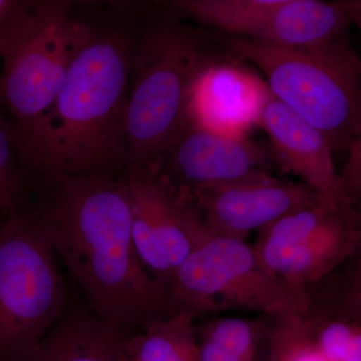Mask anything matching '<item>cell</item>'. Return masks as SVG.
I'll return each mask as SVG.
<instances>
[{
	"label": "cell",
	"instance_id": "cell-1",
	"mask_svg": "<svg viewBox=\"0 0 361 361\" xmlns=\"http://www.w3.org/2000/svg\"><path fill=\"white\" fill-rule=\"evenodd\" d=\"M32 188L56 255L97 317L137 334L176 314L168 283L147 270L135 249L122 177L59 175Z\"/></svg>",
	"mask_w": 361,
	"mask_h": 361
},
{
	"label": "cell",
	"instance_id": "cell-2",
	"mask_svg": "<svg viewBox=\"0 0 361 361\" xmlns=\"http://www.w3.org/2000/svg\"><path fill=\"white\" fill-rule=\"evenodd\" d=\"M135 42L94 30L71 59L39 129L21 149L26 180L111 175L125 168L123 120Z\"/></svg>",
	"mask_w": 361,
	"mask_h": 361
},
{
	"label": "cell",
	"instance_id": "cell-3",
	"mask_svg": "<svg viewBox=\"0 0 361 361\" xmlns=\"http://www.w3.org/2000/svg\"><path fill=\"white\" fill-rule=\"evenodd\" d=\"M231 61L212 32L167 18L135 42L125 120V171L148 169L189 120L195 87L213 66Z\"/></svg>",
	"mask_w": 361,
	"mask_h": 361
},
{
	"label": "cell",
	"instance_id": "cell-4",
	"mask_svg": "<svg viewBox=\"0 0 361 361\" xmlns=\"http://www.w3.org/2000/svg\"><path fill=\"white\" fill-rule=\"evenodd\" d=\"M227 58L257 66L270 94L319 130L332 149L349 151L361 135V61L350 42L287 49L213 32Z\"/></svg>",
	"mask_w": 361,
	"mask_h": 361
},
{
	"label": "cell",
	"instance_id": "cell-5",
	"mask_svg": "<svg viewBox=\"0 0 361 361\" xmlns=\"http://www.w3.org/2000/svg\"><path fill=\"white\" fill-rule=\"evenodd\" d=\"M68 292L37 207L0 222V361H20L68 308Z\"/></svg>",
	"mask_w": 361,
	"mask_h": 361
},
{
	"label": "cell",
	"instance_id": "cell-6",
	"mask_svg": "<svg viewBox=\"0 0 361 361\" xmlns=\"http://www.w3.org/2000/svg\"><path fill=\"white\" fill-rule=\"evenodd\" d=\"M94 30L63 1L32 2L1 49L0 106L18 145L25 146L51 110L71 59Z\"/></svg>",
	"mask_w": 361,
	"mask_h": 361
},
{
	"label": "cell",
	"instance_id": "cell-7",
	"mask_svg": "<svg viewBox=\"0 0 361 361\" xmlns=\"http://www.w3.org/2000/svg\"><path fill=\"white\" fill-rule=\"evenodd\" d=\"M175 313L192 317L243 310L283 316L310 311L307 290L273 277L243 240L209 237L175 271L169 281Z\"/></svg>",
	"mask_w": 361,
	"mask_h": 361
},
{
	"label": "cell",
	"instance_id": "cell-8",
	"mask_svg": "<svg viewBox=\"0 0 361 361\" xmlns=\"http://www.w3.org/2000/svg\"><path fill=\"white\" fill-rule=\"evenodd\" d=\"M121 177L129 195L139 257L153 276L169 285L175 271L212 234L189 196L155 171L128 170Z\"/></svg>",
	"mask_w": 361,
	"mask_h": 361
},
{
	"label": "cell",
	"instance_id": "cell-9",
	"mask_svg": "<svg viewBox=\"0 0 361 361\" xmlns=\"http://www.w3.org/2000/svg\"><path fill=\"white\" fill-rule=\"evenodd\" d=\"M149 169L187 194L269 177L279 170L268 145L211 132L190 118Z\"/></svg>",
	"mask_w": 361,
	"mask_h": 361
},
{
	"label": "cell",
	"instance_id": "cell-10",
	"mask_svg": "<svg viewBox=\"0 0 361 361\" xmlns=\"http://www.w3.org/2000/svg\"><path fill=\"white\" fill-rule=\"evenodd\" d=\"M187 195L211 234L243 241L284 216L324 202L303 183L273 176L201 188Z\"/></svg>",
	"mask_w": 361,
	"mask_h": 361
},
{
	"label": "cell",
	"instance_id": "cell-11",
	"mask_svg": "<svg viewBox=\"0 0 361 361\" xmlns=\"http://www.w3.org/2000/svg\"><path fill=\"white\" fill-rule=\"evenodd\" d=\"M258 126L270 137L278 168L303 180L327 205H355L346 196L332 156V147L319 130L269 94Z\"/></svg>",
	"mask_w": 361,
	"mask_h": 361
},
{
	"label": "cell",
	"instance_id": "cell-12",
	"mask_svg": "<svg viewBox=\"0 0 361 361\" xmlns=\"http://www.w3.org/2000/svg\"><path fill=\"white\" fill-rule=\"evenodd\" d=\"M360 243V215L355 208L310 237L282 243L259 238L253 249L259 262L273 277L294 288L306 290L357 250Z\"/></svg>",
	"mask_w": 361,
	"mask_h": 361
},
{
	"label": "cell",
	"instance_id": "cell-13",
	"mask_svg": "<svg viewBox=\"0 0 361 361\" xmlns=\"http://www.w3.org/2000/svg\"><path fill=\"white\" fill-rule=\"evenodd\" d=\"M269 94L267 85L231 59L213 66L199 80L189 118L211 132L246 137L258 125Z\"/></svg>",
	"mask_w": 361,
	"mask_h": 361
},
{
	"label": "cell",
	"instance_id": "cell-14",
	"mask_svg": "<svg viewBox=\"0 0 361 361\" xmlns=\"http://www.w3.org/2000/svg\"><path fill=\"white\" fill-rule=\"evenodd\" d=\"M99 319L85 305L68 303L58 322L20 361H125L134 336Z\"/></svg>",
	"mask_w": 361,
	"mask_h": 361
},
{
	"label": "cell",
	"instance_id": "cell-15",
	"mask_svg": "<svg viewBox=\"0 0 361 361\" xmlns=\"http://www.w3.org/2000/svg\"><path fill=\"white\" fill-rule=\"evenodd\" d=\"M137 361H200L194 318L180 312L152 322L126 344Z\"/></svg>",
	"mask_w": 361,
	"mask_h": 361
},
{
	"label": "cell",
	"instance_id": "cell-16",
	"mask_svg": "<svg viewBox=\"0 0 361 361\" xmlns=\"http://www.w3.org/2000/svg\"><path fill=\"white\" fill-rule=\"evenodd\" d=\"M26 178L18 145L0 114V218L25 201Z\"/></svg>",
	"mask_w": 361,
	"mask_h": 361
},
{
	"label": "cell",
	"instance_id": "cell-17",
	"mask_svg": "<svg viewBox=\"0 0 361 361\" xmlns=\"http://www.w3.org/2000/svg\"><path fill=\"white\" fill-rule=\"evenodd\" d=\"M202 339L212 342L242 361H255L258 331L246 320L220 319L207 325Z\"/></svg>",
	"mask_w": 361,
	"mask_h": 361
},
{
	"label": "cell",
	"instance_id": "cell-18",
	"mask_svg": "<svg viewBox=\"0 0 361 361\" xmlns=\"http://www.w3.org/2000/svg\"><path fill=\"white\" fill-rule=\"evenodd\" d=\"M308 320L316 348L325 361L343 360L355 339L361 336L360 326L357 323L325 320L310 315V313H308Z\"/></svg>",
	"mask_w": 361,
	"mask_h": 361
},
{
	"label": "cell",
	"instance_id": "cell-19",
	"mask_svg": "<svg viewBox=\"0 0 361 361\" xmlns=\"http://www.w3.org/2000/svg\"><path fill=\"white\" fill-rule=\"evenodd\" d=\"M30 1L0 0V49L7 35L30 8Z\"/></svg>",
	"mask_w": 361,
	"mask_h": 361
},
{
	"label": "cell",
	"instance_id": "cell-20",
	"mask_svg": "<svg viewBox=\"0 0 361 361\" xmlns=\"http://www.w3.org/2000/svg\"><path fill=\"white\" fill-rule=\"evenodd\" d=\"M349 151L350 159L341 178L346 196L355 204L357 192L360 191V141L355 142Z\"/></svg>",
	"mask_w": 361,
	"mask_h": 361
},
{
	"label": "cell",
	"instance_id": "cell-21",
	"mask_svg": "<svg viewBox=\"0 0 361 361\" xmlns=\"http://www.w3.org/2000/svg\"><path fill=\"white\" fill-rule=\"evenodd\" d=\"M199 355L200 361H242L206 339H202L199 344Z\"/></svg>",
	"mask_w": 361,
	"mask_h": 361
},
{
	"label": "cell",
	"instance_id": "cell-22",
	"mask_svg": "<svg viewBox=\"0 0 361 361\" xmlns=\"http://www.w3.org/2000/svg\"><path fill=\"white\" fill-rule=\"evenodd\" d=\"M341 361H361V336L355 339L348 355Z\"/></svg>",
	"mask_w": 361,
	"mask_h": 361
},
{
	"label": "cell",
	"instance_id": "cell-23",
	"mask_svg": "<svg viewBox=\"0 0 361 361\" xmlns=\"http://www.w3.org/2000/svg\"><path fill=\"white\" fill-rule=\"evenodd\" d=\"M125 361H137L135 360H133V358L129 357V356L127 355V358H126Z\"/></svg>",
	"mask_w": 361,
	"mask_h": 361
},
{
	"label": "cell",
	"instance_id": "cell-24",
	"mask_svg": "<svg viewBox=\"0 0 361 361\" xmlns=\"http://www.w3.org/2000/svg\"><path fill=\"white\" fill-rule=\"evenodd\" d=\"M4 218H0V222H1L2 219H4Z\"/></svg>",
	"mask_w": 361,
	"mask_h": 361
}]
</instances>
